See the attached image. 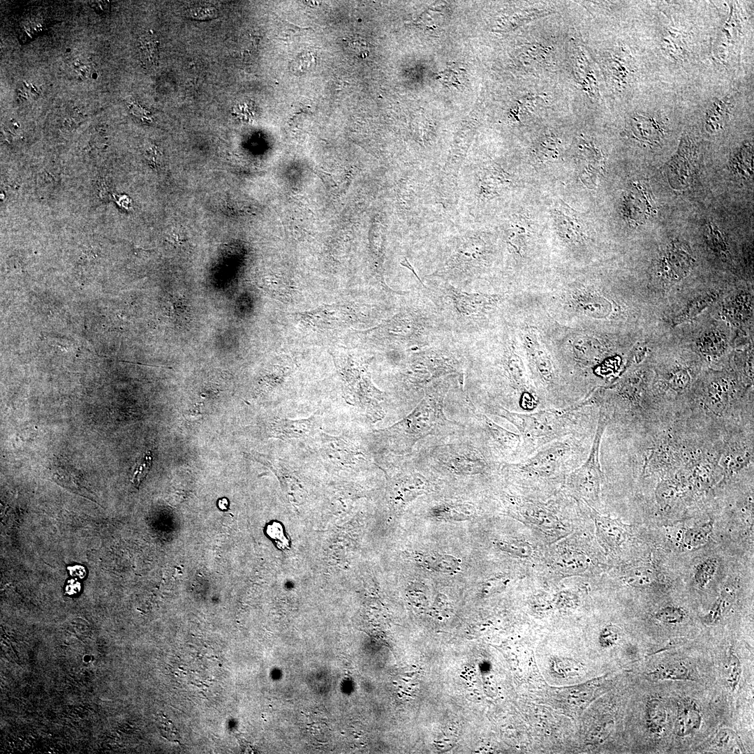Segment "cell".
Masks as SVG:
<instances>
[{"label":"cell","instance_id":"12","mask_svg":"<svg viewBox=\"0 0 754 754\" xmlns=\"http://www.w3.org/2000/svg\"><path fill=\"white\" fill-rule=\"evenodd\" d=\"M460 408L457 422L468 436L485 448L498 461L512 462L520 444L519 434L509 431L491 420L471 399L465 390L454 397Z\"/></svg>","mask_w":754,"mask_h":754},{"label":"cell","instance_id":"28","mask_svg":"<svg viewBox=\"0 0 754 754\" xmlns=\"http://www.w3.org/2000/svg\"><path fill=\"white\" fill-rule=\"evenodd\" d=\"M604 63L611 84L617 89L625 88L634 72L627 57L611 54Z\"/></svg>","mask_w":754,"mask_h":754},{"label":"cell","instance_id":"22","mask_svg":"<svg viewBox=\"0 0 754 754\" xmlns=\"http://www.w3.org/2000/svg\"><path fill=\"white\" fill-rule=\"evenodd\" d=\"M740 10L734 4L727 21L723 27L716 45L717 57L724 62L727 61L731 52L740 40L742 31V18Z\"/></svg>","mask_w":754,"mask_h":754},{"label":"cell","instance_id":"18","mask_svg":"<svg viewBox=\"0 0 754 754\" xmlns=\"http://www.w3.org/2000/svg\"><path fill=\"white\" fill-rule=\"evenodd\" d=\"M512 498L510 503L513 510L528 522L547 529L555 528L561 525L556 512L546 505L535 501Z\"/></svg>","mask_w":754,"mask_h":754},{"label":"cell","instance_id":"7","mask_svg":"<svg viewBox=\"0 0 754 754\" xmlns=\"http://www.w3.org/2000/svg\"><path fill=\"white\" fill-rule=\"evenodd\" d=\"M466 346L448 336L420 348L394 351L399 362L394 376L396 389L408 413L433 383L450 376L464 375Z\"/></svg>","mask_w":754,"mask_h":754},{"label":"cell","instance_id":"26","mask_svg":"<svg viewBox=\"0 0 754 754\" xmlns=\"http://www.w3.org/2000/svg\"><path fill=\"white\" fill-rule=\"evenodd\" d=\"M413 559L427 569L445 574L457 573L461 568L460 560L449 554L415 552Z\"/></svg>","mask_w":754,"mask_h":754},{"label":"cell","instance_id":"24","mask_svg":"<svg viewBox=\"0 0 754 754\" xmlns=\"http://www.w3.org/2000/svg\"><path fill=\"white\" fill-rule=\"evenodd\" d=\"M702 717L697 704L684 699L678 704L674 732L679 737L689 736L700 730Z\"/></svg>","mask_w":754,"mask_h":754},{"label":"cell","instance_id":"42","mask_svg":"<svg viewBox=\"0 0 754 754\" xmlns=\"http://www.w3.org/2000/svg\"><path fill=\"white\" fill-rule=\"evenodd\" d=\"M711 521L688 528L684 534V543L690 548H696L705 544L712 531Z\"/></svg>","mask_w":754,"mask_h":754},{"label":"cell","instance_id":"21","mask_svg":"<svg viewBox=\"0 0 754 754\" xmlns=\"http://www.w3.org/2000/svg\"><path fill=\"white\" fill-rule=\"evenodd\" d=\"M325 442V451L331 459L340 461L342 465H369L370 459L363 450L357 448L352 443L344 442L340 438L332 437L322 434Z\"/></svg>","mask_w":754,"mask_h":754},{"label":"cell","instance_id":"3","mask_svg":"<svg viewBox=\"0 0 754 754\" xmlns=\"http://www.w3.org/2000/svg\"><path fill=\"white\" fill-rule=\"evenodd\" d=\"M487 414L503 418L518 431L521 441L515 461L522 460L546 444L572 434H591L594 410L590 396L563 408L512 411L494 402L475 404Z\"/></svg>","mask_w":754,"mask_h":754},{"label":"cell","instance_id":"35","mask_svg":"<svg viewBox=\"0 0 754 754\" xmlns=\"http://www.w3.org/2000/svg\"><path fill=\"white\" fill-rule=\"evenodd\" d=\"M724 314L735 324L746 323L753 311V302L746 293H738L727 302L723 309Z\"/></svg>","mask_w":754,"mask_h":754},{"label":"cell","instance_id":"38","mask_svg":"<svg viewBox=\"0 0 754 754\" xmlns=\"http://www.w3.org/2000/svg\"><path fill=\"white\" fill-rule=\"evenodd\" d=\"M683 37L678 30L667 29L661 40V47L664 52L672 60L679 61L685 58L686 47Z\"/></svg>","mask_w":754,"mask_h":754},{"label":"cell","instance_id":"33","mask_svg":"<svg viewBox=\"0 0 754 754\" xmlns=\"http://www.w3.org/2000/svg\"><path fill=\"white\" fill-rule=\"evenodd\" d=\"M646 675L652 681H696L686 665L679 661L660 665Z\"/></svg>","mask_w":754,"mask_h":754},{"label":"cell","instance_id":"36","mask_svg":"<svg viewBox=\"0 0 754 754\" xmlns=\"http://www.w3.org/2000/svg\"><path fill=\"white\" fill-rule=\"evenodd\" d=\"M640 187L639 193L636 196L633 192L630 193L627 200L629 207H627L630 219L637 221L646 220L652 211L651 200L646 189Z\"/></svg>","mask_w":754,"mask_h":754},{"label":"cell","instance_id":"49","mask_svg":"<svg viewBox=\"0 0 754 754\" xmlns=\"http://www.w3.org/2000/svg\"><path fill=\"white\" fill-rule=\"evenodd\" d=\"M152 464V457L150 452H147L143 458L137 464L132 473L131 481L136 487H138L144 478L148 474Z\"/></svg>","mask_w":754,"mask_h":754},{"label":"cell","instance_id":"53","mask_svg":"<svg viewBox=\"0 0 754 754\" xmlns=\"http://www.w3.org/2000/svg\"><path fill=\"white\" fill-rule=\"evenodd\" d=\"M109 1H94L89 3V5L96 10V12H105L109 8Z\"/></svg>","mask_w":754,"mask_h":754},{"label":"cell","instance_id":"54","mask_svg":"<svg viewBox=\"0 0 754 754\" xmlns=\"http://www.w3.org/2000/svg\"><path fill=\"white\" fill-rule=\"evenodd\" d=\"M228 505V501L226 498L220 499L219 501V507L222 510H226Z\"/></svg>","mask_w":754,"mask_h":754},{"label":"cell","instance_id":"25","mask_svg":"<svg viewBox=\"0 0 754 754\" xmlns=\"http://www.w3.org/2000/svg\"><path fill=\"white\" fill-rule=\"evenodd\" d=\"M590 508L601 539L611 548L615 549L620 546L627 535V530L624 524L617 519L600 515L592 507Z\"/></svg>","mask_w":754,"mask_h":754},{"label":"cell","instance_id":"31","mask_svg":"<svg viewBox=\"0 0 754 754\" xmlns=\"http://www.w3.org/2000/svg\"><path fill=\"white\" fill-rule=\"evenodd\" d=\"M718 297V292L710 291L693 298L674 316L672 325H679L694 318L711 305Z\"/></svg>","mask_w":754,"mask_h":754},{"label":"cell","instance_id":"20","mask_svg":"<svg viewBox=\"0 0 754 754\" xmlns=\"http://www.w3.org/2000/svg\"><path fill=\"white\" fill-rule=\"evenodd\" d=\"M554 215L557 230L564 242L574 245H582L586 240L584 224L577 216V213L566 205H562L554 209Z\"/></svg>","mask_w":754,"mask_h":754},{"label":"cell","instance_id":"5","mask_svg":"<svg viewBox=\"0 0 754 754\" xmlns=\"http://www.w3.org/2000/svg\"><path fill=\"white\" fill-rule=\"evenodd\" d=\"M408 457L413 467L435 484L444 477L465 479L500 474L502 464L463 429L428 437Z\"/></svg>","mask_w":754,"mask_h":754},{"label":"cell","instance_id":"40","mask_svg":"<svg viewBox=\"0 0 754 754\" xmlns=\"http://www.w3.org/2000/svg\"><path fill=\"white\" fill-rule=\"evenodd\" d=\"M718 559L709 557L699 563L695 569L693 579L701 589H704L712 580L718 569Z\"/></svg>","mask_w":754,"mask_h":754},{"label":"cell","instance_id":"51","mask_svg":"<svg viewBox=\"0 0 754 754\" xmlns=\"http://www.w3.org/2000/svg\"><path fill=\"white\" fill-rule=\"evenodd\" d=\"M509 581L508 578L503 576L490 578L485 582L482 586V591L485 593H492L501 591L505 588L509 583Z\"/></svg>","mask_w":754,"mask_h":754},{"label":"cell","instance_id":"32","mask_svg":"<svg viewBox=\"0 0 754 754\" xmlns=\"http://www.w3.org/2000/svg\"><path fill=\"white\" fill-rule=\"evenodd\" d=\"M431 512L434 516L442 519L466 520L477 515V508L468 503L442 502L434 505Z\"/></svg>","mask_w":754,"mask_h":754},{"label":"cell","instance_id":"2","mask_svg":"<svg viewBox=\"0 0 754 754\" xmlns=\"http://www.w3.org/2000/svg\"><path fill=\"white\" fill-rule=\"evenodd\" d=\"M404 267L417 279L419 290L434 305L450 334L466 344L498 327L506 319L517 293L467 291L436 279H421L409 262Z\"/></svg>","mask_w":754,"mask_h":754},{"label":"cell","instance_id":"10","mask_svg":"<svg viewBox=\"0 0 754 754\" xmlns=\"http://www.w3.org/2000/svg\"><path fill=\"white\" fill-rule=\"evenodd\" d=\"M590 438L591 434H582L557 439L522 460L503 463L500 474L521 480L565 481L586 458Z\"/></svg>","mask_w":754,"mask_h":754},{"label":"cell","instance_id":"9","mask_svg":"<svg viewBox=\"0 0 754 754\" xmlns=\"http://www.w3.org/2000/svg\"><path fill=\"white\" fill-rule=\"evenodd\" d=\"M699 377L690 406L716 423L733 428L753 423V397L734 372L709 370Z\"/></svg>","mask_w":754,"mask_h":754},{"label":"cell","instance_id":"11","mask_svg":"<svg viewBox=\"0 0 754 754\" xmlns=\"http://www.w3.org/2000/svg\"><path fill=\"white\" fill-rule=\"evenodd\" d=\"M496 253L495 246L480 236L454 237L441 249L435 269L425 277L464 289L489 272Z\"/></svg>","mask_w":754,"mask_h":754},{"label":"cell","instance_id":"46","mask_svg":"<svg viewBox=\"0 0 754 754\" xmlns=\"http://www.w3.org/2000/svg\"><path fill=\"white\" fill-rule=\"evenodd\" d=\"M496 545L503 552L519 558H528L533 553L532 546L522 540L498 541Z\"/></svg>","mask_w":754,"mask_h":754},{"label":"cell","instance_id":"15","mask_svg":"<svg viewBox=\"0 0 754 754\" xmlns=\"http://www.w3.org/2000/svg\"><path fill=\"white\" fill-rule=\"evenodd\" d=\"M753 424L730 429L724 441L720 465L724 480L753 470Z\"/></svg>","mask_w":754,"mask_h":754},{"label":"cell","instance_id":"47","mask_svg":"<svg viewBox=\"0 0 754 754\" xmlns=\"http://www.w3.org/2000/svg\"><path fill=\"white\" fill-rule=\"evenodd\" d=\"M158 43L150 34H146L140 40V54L144 64L152 65L157 58Z\"/></svg>","mask_w":754,"mask_h":754},{"label":"cell","instance_id":"50","mask_svg":"<svg viewBox=\"0 0 754 754\" xmlns=\"http://www.w3.org/2000/svg\"><path fill=\"white\" fill-rule=\"evenodd\" d=\"M344 46L348 52L359 58H365L369 53L367 41L357 36L346 40Z\"/></svg>","mask_w":754,"mask_h":754},{"label":"cell","instance_id":"17","mask_svg":"<svg viewBox=\"0 0 754 754\" xmlns=\"http://www.w3.org/2000/svg\"><path fill=\"white\" fill-rule=\"evenodd\" d=\"M695 260L689 249L679 242H672L660 256L655 276L662 288H668L687 276Z\"/></svg>","mask_w":754,"mask_h":754},{"label":"cell","instance_id":"6","mask_svg":"<svg viewBox=\"0 0 754 754\" xmlns=\"http://www.w3.org/2000/svg\"><path fill=\"white\" fill-rule=\"evenodd\" d=\"M461 379L464 375H452L433 383L405 417L392 426L374 431L376 441L394 456H406L428 437L461 431L464 426L446 415L445 401L451 387Z\"/></svg>","mask_w":754,"mask_h":754},{"label":"cell","instance_id":"52","mask_svg":"<svg viewBox=\"0 0 754 754\" xmlns=\"http://www.w3.org/2000/svg\"><path fill=\"white\" fill-rule=\"evenodd\" d=\"M617 639V634L610 626L605 628L600 634V642L605 647L612 646Z\"/></svg>","mask_w":754,"mask_h":754},{"label":"cell","instance_id":"37","mask_svg":"<svg viewBox=\"0 0 754 754\" xmlns=\"http://www.w3.org/2000/svg\"><path fill=\"white\" fill-rule=\"evenodd\" d=\"M734 598V589L729 586L725 587L712 604L708 613L704 616L703 622L707 626L718 624L725 612L729 609Z\"/></svg>","mask_w":754,"mask_h":754},{"label":"cell","instance_id":"44","mask_svg":"<svg viewBox=\"0 0 754 754\" xmlns=\"http://www.w3.org/2000/svg\"><path fill=\"white\" fill-rule=\"evenodd\" d=\"M725 668L727 683L732 690H735L741 679L742 668L741 661L732 647L728 650Z\"/></svg>","mask_w":754,"mask_h":754},{"label":"cell","instance_id":"23","mask_svg":"<svg viewBox=\"0 0 754 754\" xmlns=\"http://www.w3.org/2000/svg\"><path fill=\"white\" fill-rule=\"evenodd\" d=\"M727 338L725 333L717 328L705 330L696 341L699 354L710 362L719 361L727 349Z\"/></svg>","mask_w":754,"mask_h":754},{"label":"cell","instance_id":"4","mask_svg":"<svg viewBox=\"0 0 754 754\" xmlns=\"http://www.w3.org/2000/svg\"><path fill=\"white\" fill-rule=\"evenodd\" d=\"M355 334L367 346L390 351L420 348L451 336L434 305L420 290H408L392 315Z\"/></svg>","mask_w":754,"mask_h":754},{"label":"cell","instance_id":"29","mask_svg":"<svg viewBox=\"0 0 754 754\" xmlns=\"http://www.w3.org/2000/svg\"><path fill=\"white\" fill-rule=\"evenodd\" d=\"M510 228L505 240L508 251L514 257L522 259L527 253L532 231L524 227L521 219L513 221Z\"/></svg>","mask_w":754,"mask_h":754},{"label":"cell","instance_id":"30","mask_svg":"<svg viewBox=\"0 0 754 754\" xmlns=\"http://www.w3.org/2000/svg\"><path fill=\"white\" fill-rule=\"evenodd\" d=\"M667 712L664 703L658 698L652 697L645 705V726L649 734L660 737L666 729Z\"/></svg>","mask_w":754,"mask_h":754},{"label":"cell","instance_id":"48","mask_svg":"<svg viewBox=\"0 0 754 754\" xmlns=\"http://www.w3.org/2000/svg\"><path fill=\"white\" fill-rule=\"evenodd\" d=\"M315 59L309 52H304L295 57L290 64V70L296 75H302L312 68Z\"/></svg>","mask_w":754,"mask_h":754},{"label":"cell","instance_id":"19","mask_svg":"<svg viewBox=\"0 0 754 754\" xmlns=\"http://www.w3.org/2000/svg\"><path fill=\"white\" fill-rule=\"evenodd\" d=\"M626 132L630 138L637 141L657 145L661 142L665 130L663 124L656 118L635 114L629 119Z\"/></svg>","mask_w":754,"mask_h":754},{"label":"cell","instance_id":"16","mask_svg":"<svg viewBox=\"0 0 754 754\" xmlns=\"http://www.w3.org/2000/svg\"><path fill=\"white\" fill-rule=\"evenodd\" d=\"M296 315L306 327L318 331L339 330L355 323L369 321L372 317L355 306L341 304L323 305Z\"/></svg>","mask_w":754,"mask_h":754},{"label":"cell","instance_id":"41","mask_svg":"<svg viewBox=\"0 0 754 754\" xmlns=\"http://www.w3.org/2000/svg\"><path fill=\"white\" fill-rule=\"evenodd\" d=\"M625 582L633 586L651 585L658 581L656 571L649 567H638L632 569L625 577Z\"/></svg>","mask_w":754,"mask_h":754},{"label":"cell","instance_id":"13","mask_svg":"<svg viewBox=\"0 0 754 754\" xmlns=\"http://www.w3.org/2000/svg\"><path fill=\"white\" fill-rule=\"evenodd\" d=\"M334 360L343 381L346 399L358 406L373 422L384 416L382 404L385 394L377 388L371 379L370 365L374 356L348 352L337 353Z\"/></svg>","mask_w":754,"mask_h":754},{"label":"cell","instance_id":"8","mask_svg":"<svg viewBox=\"0 0 754 754\" xmlns=\"http://www.w3.org/2000/svg\"><path fill=\"white\" fill-rule=\"evenodd\" d=\"M508 320L514 327L540 408H563L573 404L568 385L541 324L531 325L518 306L511 311Z\"/></svg>","mask_w":754,"mask_h":754},{"label":"cell","instance_id":"27","mask_svg":"<svg viewBox=\"0 0 754 754\" xmlns=\"http://www.w3.org/2000/svg\"><path fill=\"white\" fill-rule=\"evenodd\" d=\"M317 422L314 415L300 420H279L272 426V434L282 439L305 437L316 427Z\"/></svg>","mask_w":754,"mask_h":754},{"label":"cell","instance_id":"1","mask_svg":"<svg viewBox=\"0 0 754 754\" xmlns=\"http://www.w3.org/2000/svg\"><path fill=\"white\" fill-rule=\"evenodd\" d=\"M464 389L476 402L491 401L517 412L540 408L514 327L508 320L467 344Z\"/></svg>","mask_w":754,"mask_h":754},{"label":"cell","instance_id":"14","mask_svg":"<svg viewBox=\"0 0 754 754\" xmlns=\"http://www.w3.org/2000/svg\"><path fill=\"white\" fill-rule=\"evenodd\" d=\"M608 424L607 414L602 408L598 407L596 427L588 455L583 463L572 471L565 480V485L571 494L592 508L600 503L603 479L600 462V450Z\"/></svg>","mask_w":754,"mask_h":754},{"label":"cell","instance_id":"34","mask_svg":"<svg viewBox=\"0 0 754 754\" xmlns=\"http://www.w3.org/2000/svg\"><path fill=\"white\" fill-rule=\"evenodd\" d=\"M732 107V97L730 95L714 102L706 114V128L711 133L722 129L729 118Z\"/></svg>","mask_w":754,"mask_h":754},{"label":"cell","instance_id":"39","mask_svg":"<svg viewBox=\"0 0 754 754\" xmlns=\"http://www.w3.org/2000/svg\"><path fill=\"white\" fill-rule=\"evenodd\" d=\"M557 565L559 569L565 572L577 574L587 568L588 559L582 553L567 552L559 557Z\"/></svg>","mask_w":754,"mask_h":754},{"label":"cell","instance_id":"45","mask_svg":"<svg viewBox=\"0 0 754 754\" xmlns=\"http://www.w3.org/2000/svg\"><path fill=\"white\" fill-rule=\"evenodd\" d=\"M706 241L710 248L717 254L726 256L728 253L727 242L723 233L713 223L705 228Z\"/></svg>","mask_w":754,"mask_h":754},{"label":"cell","instance_id":"43","mask_svg":"<svg viewBox=\"0 0 754 754\" xmlns=\"http://www.w3.org/2000/svg\"><path fill=\"white\" fill-rule=\"evenodd\" d=\"M653 618L663 623L677 625L682 623L687 617L684 608L677 605H667L660 608L653 615Z\"/></svg>","mask_w":754,"mask_h":754}]
</instances>
